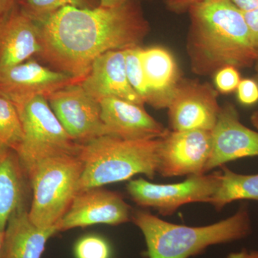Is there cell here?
Segmentation results:
<instances>
[{
    "instance_id": "7402d4cb",
    "label": "cell",
    "mask_w": 258,
    "mask_h": 258,
    "mask_svg": "<svg viewBox=\"0 0 258 258\" xmlns=\"http://www.w3.org/2000/svg\"><path fill=\"white\" fill-rule=\"evenodd\" d=\"M22 10L37 23L66 7L95 8L91 0H22Z\"/></svg>"
},
{
    "instance_id": "f546056e",
    "label": "cell",
    "mask_w": 258,
    "mask_h": 258,
    "mask_svg": "<svg viewBox=\"0 0 258 258\" xmlns=\"http://www.w3.org/2000/svg\"><path fill=\"white\" fill-rule=\"evenodd\" d=\"M225 258H258V250L243 249L238 252H231Z\"/></svg>"
},
{
    "instance_id": "4fadbf2b",
    "label": "cell",
    "mask_w": 258,
    "mask_h": 258,
    "mask_svg": "<svg viewBox=\"0 0 258 258\" xmlns=\"http://www.w3.org/2000/svg\"><path fill=\"white\" fill-rule=\"evenodd\" d=\"M211 136L212 152L206 173L230 161L258 157V132L241 123L232 105L221 106Z\"/></svg>"
},
{
    "instance_id": "30bf717a",
    "label": "cell",
    "mask_w": 258,
    "mask_h": 258,
    "mask_svg": "<svg viewBox=\"0 0 258 258\" xmlns=\"http://www.w3.org/2000/svg\"><path fill=\"white\" fill-rule=\"evenodd\" d=\"M167 108L171 131L211 132L221 106L211 84L181 79Z\"/></svg>"
},
{
    "instance_id": "9c48e42d",
    "label": "cell",
    "mask_w": 258,
    "mask_h": 258,
    "mask_svg": "<svg viewBox=\"0 0 258 258\" xmlns=\"http://www.w3.org/2000/svg\"><path fill=\"white\" fill-rule=\"evenodd\" d=\"M211 152V132L169 131L160 139L157 173L164 177L206 174Z\"/></svg>"
},
{
    "instance_id": "f1b7e54d",
    "label": "cell",
    "mask_w": 258,
    "mask_h": 258,
    "mask_svg": "<svg viewBox=\"0 0 258 258\" xmlns=\"http://www.w3.org/2000/svg\"><path fill=\"white\" fill-rule=\"evenodd\" d=\"M242 11L247 12L258 9V0H232Z\"/></svg>"
},
{
    "instance_id": "7a4b0ae2",
    "label": "cell",
    "mask_w": 258,
    "mask_h": 258,
    "mask_svg": "<svg viewBox=\"0 0 258 258\" xmlns=\"http://www.w3.org/2000/svg\"><path fill=\"white\" fill-rule=\"evenodd\" d=\"M188 13L186 52L194 74L209 76L227 66H255L258 55L243 11L232 0H198Z\"/></svg>"
},
{
    "instance_id": "ac0fdd59",
    "label": "cell",
    "mask_w": 258,
    "mask_h": 258,
    "mask_svg": "<svg viewBox=\"0 0 258 258\" xmlns=\"http://www.w3.org/2000/svg\"><path fill=\"white\" fill-rule=\"evenodd\" d=\"M148 88L147 103L156 108H167L181 80L174 55L165 47L142 48L141 53Z\"/></svg>"
},
{
    "instance_id": "3957f363",
    "label": "cell",
    "mask_w": 258,
    "mask_h": 258,
    "mask_svg": "<svg viewBox=\"0 0 258 258\" xmlns=\"http://www.w3.org/2000/svg\"><path fill=\"white\" fill-rule=\"evenodd\" d=\"M132 220L143 234L148 258H189L203 253L210 246L242 240L252 232L246 203L232 216L202 227L171 223L144 210L133 211Z\"/></svg>"
},
{
    "instance_id": "9a60e30c",
    "label": "cell",
    "mask_w": 258,
    "mask_h": 258,
    "mask_svg": "<svg viewBox=\"0 0 258 258\" xmlns=\"http://www.w3.org/2000/svg\"><path fill=\"white\" fill-rule=\"evenodd\" d=\"M125 50H113L99 56L81 81L83 87L97 101L114 98L144 106L146 104L127 78Z\"/></svg>"
},
{
    "instance_id": "52a82bcc",
    "label": "cell",
    "mask_w": 258,
    "mask_h": 258,
    "mask_svg": "<svg viewBox=\"0 0 258 258\" xmlns=\"http://www.w3.org/2000/svg\"><path fill=\"white\" fill-rule=\"evenodd\" d=\"M221 171L188 176L182 182L159 184L144 179L131 180L127 192L134 203L142 208H153L161 215L174 213L183 205L208 203L220 184Z\"/></svg>"
},
{
    "instance_id": "4dcf8cb0",
    "label": "cell",
    "mask_w": 258,
    "mask_h": 258,
    "mask_svg": "<svg viewBox=\"0 0 258 258\" xmlns=\"http://www.w3.org/2000/svg\"><path fill=\"white\" fill-rule=\"evenodd\" d=\"M16 0H0V20L15 7Z\"/></svg>"
},
{
    "instance_id": "5bb4252c",
    "label": "cell",
    "mask_w": 258,
    "mask_h": 258,
    "mask_svg": "<svg viewBox=\"0 0 258 258\" xmlns=\"http://www.w3.org/2000/svg\"><path fill=\"white\" fill-rule=\"evenodd\" d=\"M99 102L106 136L124 140H152L162 138L169 132L144 106L114 98Z\"/></svg>"
},
{
    "instance_id": "2e32d148",
    "label": "cell",
    "mask_w": 258,
    "mask_h": 258,
    "mask_svg": "<svg viewBox=\"0 0 258 258\" xmlns=\"http://www.w3.org/2000/svg\"><path fill=\"white\" fill-rule=\"evenodd\" d=\"M40 49L38 23L15 7L0 20V71L38 55Z\"/></svg>"
},
{
    "instance_id": "e0dca14e",
    "label": "cell",
    "mask_w": 258,
    "mask_h": 258,
    "mask_svg": "<svg viewBox=\"0 0 258 258\" xmlns=\"http://www.w3.org/2000/svg\"><path fill=\"white\" fill-rule=\"evenodd\" d=\"M31 200L30 176L18 152L0 144V231L14 212L29 210Z\"/></svg>"
},
{
    "instance_id": "d6986e66",
    "label": "cell",
    "mask_w": 258,
    "mask_h": 258,
    "mask_svg": "<svg viewBox=\"0 0 258 258\" xmlns=\"http://www.w3.org/2000/svg\"><path fill=\"white\" fill-rule=\"evenodd\" d=\"M28 211L18 210L10 217L0 258H42L47 241L58 233L57 226L37 227L30 220Z\"/></svg>"
},
{
    "instance_id": "cb8c5ba5",
    "label": "cell",
    "mask_w": 258,
    "mask_h": 258,
    "mask_svg": "<svg viewBox=\"0 0 258 258\" xmlns=\"http://www.w3.org/2000/svg\"><path fill=\"white\" fill-rule=\"evenodd\" d=\"M74 253L76 258H111L110 244L101 236H84L76 244Z\"/></svg>"
},
{
    "instance_id": "d4e9b609",
    "label": "cell",
    "mask_w": 258,
    "mask_h": 258,
    "mask_svg": "<svg viewBox=\"0 0 258 258\" xmlns=\"http://www.w3.org/2000/svg\"><path fill=\"white\" fill-rule=\"evenodd\" d=\"M238 69L227 66L217 71L215 76L217 91L222 93H230L237 90L241 81Z\"/></svg>"
},
{
    "instance_id": "ba28073f",
    "label": "cell",
    "mask_w": 258,
    "mask_h": 258,
    "mask_svg": "<svg viewBox=\"0 0 258 258\" xmlns=\"http://www.w3.org/2000/svg\"><path fill=\"white\" fill-rule=\"evenodd\" d=\"M51 109L71 138L85 144L106 136L100 102L83 87L70 85L46 97Z\"/></svg>"
},
{
    "instance_id": "8992f818",
    "label": "cell",
    "mask_w": 258,
    "mask_h": 258,
    "mask_svg": "<svg viewBox=\"0 0 258 258\" xmlns=\"http://www.w3.org/2000/svg\"><path fill=\"white\" fill-rule=\"evenodd\" d=\"M18 111L24 131L18 154L27 172L49 158L79 155L81 144L66 132L45 96L35 97Z\"/></svg>"
},
{
    "instance_id": "83f0119b",
    "label": "cell",
    "mask_w": 258,
    "mask_h": 258,
    "mask_svg": "<svg viewBox=\"0 0 258 258\" xmlns=\"http://www.w3.org/2000/svg\"><path fill=\"white\" fill-rule=\"evenodd\" d=\"M198 0H166L168 9L176 13H184L188 11L191 5Z\"/></svg>"
},
{
    "instance_id": "4316f807",
    "label": "cell",
    "mask_w": 258,
    "mask_h": 258,
    "mask_svg": "<svg viewBox=\"0 0 258 258\" xmlns=\"http://www.w3.org/2000/svg\"><path fill=\"white\" fill-rule=\"evenodd\" d=\"M243 13L246 23L248 25L254 49L258 55V9L243 12Z\"/></svg>"
},
{
    "instance_id": "277c9868",
    "label": "cell",
    "mask_w": 258,
    "mask_h": 258,
    "mask_svg": "<svg viewBox=\"0 0 258 258\" xmlns=\"http://www.w3.org/2000/svg\"><path fill=\"white\" fill-rule=\"evenodd\" d=\"M159 145L160 139L132 141L110 136L82 144L79 191L125 181L137 174L153 179L157 173Z\"/></svg>"
},
{
    "instance_id": "603a6c76",
    "label": "cell",
    "mask_w": 258,
    "mask_h": 258,
    "mask_svg": "<svg viewBox=\"0 0 258 258\" xmlns=\"http://www.w3.org/2000/svg\"><path fill=\"white\" fill-rule=\"evenodd\" d=\"M142 50V47L140 46L125 50V71L131 86L143 99L144 103H147L149 92L141 60Z\"/></svg>"
},
{
    "instance_id": "6da1fadb",
    "label": "cell",
    "mask_w": 258,
    "mask_h": 258,
    "mask_svg": "<svg viewBox=\"0 0 258 258\" xmlns=\"http://www.w3.org/2000/svg\"><path fill=\"white\" fill-rule=\"evenodd\" d=\"M38 25V55L55 71L82 81L99 56L139 46L150 30L134 0L113 8L66 7Z\"/></svg>"
},
{
    "instance_id": "e575fe53",
    "label": "cell",
    "mask_w": 258,
    "mask_h": 258,
    "mask_svg": "<svg viewBox=\"0 0 258 258\" xmlns=\"http://www.w3.org/2000/svg\"><path fill=\"white\" fill-rule=\"evenodd\" d=\"M255 70H256V79H257V82L258 83V62L255 64Z\"/></svg>"
},
{
    "instance_id": "836d02e7",
    "label": "cell",
    "mask_w": 258,
    "mask_h": 258,
    "mask_svg": "<svg viewBox=\"0 0 258 258\" xmlns=\"http://www.w3.org/2000/svg\"><path fill=\"white\" fill-rule=\"evenodd\" d=\"M3 241H4V232L0 231V254H1L2 249H3Z\"/></svg>"
},
{
    "instance_id": "5b68a950",
    "label": "cell",
    "mask_w": 258,
    "mask_h": 258,
    "mask_svg": "<svg viewBox=\"0 0 258 258\" xmlns=\"http://www.w3.org/2000/svg\"><path fill=\"white\" fill-rule=\"evenodd\" d=\"M83 170L79 155L49 158L30 169L32 200L28 214L35 225L57 226L79 192Z\"/></svg>"
},
{
    "instance_id": "d6a6232c",
    "label": "cell",
    "mask_w": 258,
    "mask_h": 258,
    "mask_svg": "<svg viewBox=\"0 0 258 258\" xmlns=\"http://www.w3.org/2000/svg\"><path fill=\"white\" fill-rule=\"evenodd\" d=\"M251 123L258 130V109L254 112L250 117Z\"/></svg>"
},
{
    "instance_id": "484cf974",
    "label": "cell",
    "mask_w": 258,
    "mask_h": 258,
    "mask_svg": "<svg viewBox=\"0 0 258 258\" xmlns=\"http://www.w3.org/2000/svg\"><path fill=\"white\" fill-rule=\"evenodd\" d=\"M237 98L242 104H254L258 101V83L254 80H241L237 88Z\"/></svg>"
},
{
    "instance_id": "44dd1931",
    "label": "cell",
    "mask_w": 258,
    "mask_h": 258,
    "mask_svg": "<svg viewBox=\"0 0 258 258\" xmlns=\"http://www.w3.org/2000/svg\"><path fill=\"white\" fill-rule=\"evenodd\" d=\"M23 139V124L16 106L0 94V144L18 152Z\"/></svg>"
},
{
    "instance_id": "8fae6325",
    "label": "cell",
    "mask_w": 258,
    "mask_h": 258,
    "mask_svg": "<svg viewBox=\"0 0 258 258\" xmlns=\"http://www.w3.org/2000/svg\"><path fill=\"white\" fill-rule=\"evenodd\" d=\"M132 212L120 193L91 188L76 194L57 227L62 232L95 225H121L132 220Z\"/></svg>"
},
{
    "instance_id": "7c38bea8",
    "label": "cell",
    "mask_w": 258,
    "mask_h": 258,
    "mask_svg": "<svg viewBox=\"0 0 258 258\" xmlns=\"http://www.w3.org/2000/svg\"><path fill=\"white\" fill-rule=\"evenodd\" d=\"M69 75L50 69L35 60H27L0 71V94L17 109L37 96L46 98L70 85L81 82Z\"/></svg>"
},
{
    "instance_id": "1f68e13d",
    "label": "cell",
    "mask_w": 258,
    "mask_h": 258,
    "mask_svg": "<svg viewBox=\"0 0 258 258\" xmlns=\"http://www.w3.org/2000/svg\"><path fill=\"white\" fill-rule=\"evenodd\" d=\"M128 0H99V6L103 8H113L126 3Z\"/></svg>"
},
{
    "instance_id": "ffe728a7",
    "label": "cell",
    "mask_w": 258,
    "mask_h": 258,
    "mask_svg": "<svg viewBox=\"0 0 258 258\" xmlns=\"http://www.w3.org/2000/svg\"><path fill=\"white\" fill-rule=\"evenodd\" d=\"M221 167L220 184L210 202L217 211L232 202H258V174L246 175L236 173L225 165Z\"/></svg>"
}]
</instances>
